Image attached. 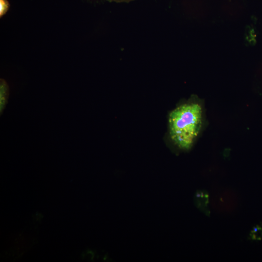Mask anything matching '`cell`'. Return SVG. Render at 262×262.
Here are the masks:
<instances>
[{
	"mask_svg": "<svg viewBox=\"0 0 262 262\" xmlns=\"http://www.w3.org/2000/svg\"><path fill=\"white\" fill-rule=\"evenodd\" d=\"M202 110L196 102L180 105L169 114L170 137L179 148L189 149L198 135L202 126Z\"/></svg>",
	"mask_w": 262,
	"mask_h": 262,
	"instance_id": "cell-1",
	"label": "cell"
},
{
	"mask_svg": "<svg viewBox=\"0 0 262 262\" xmlns=\"http://www.w3.org/2000/svg\"><path fill=\"white\" fill-rule=\"evenodd\" d=\"M8 96V86L4 80H1L0 89V112L1 114L7 104Z\"/></svg>",
	"mask_w": 262,
	"mask_h": 262,
	"instance_id": "cell-2",
	"label": "cell"
},
{
	"mask_svg": "<svg viewBox=\"0 0 262 262\" xmlns=\"http://www.w3.org/2000/svg\"><path fill=\"white\" fill-rule=\"evenodd\" d=\"M8 4L6 0H0V16L3 15L8 9Z\"/></svg>",
	"mask_w": 262,
	"mask_h": 262,
	"instance_id": "cell-3",
	"label": "cell"
},
{
	"mask_svg": "<svg viewBox=\"0 0 262 262\" xmlns=\"http://www.w3.org/2000/svg\"></svg>",
	"mask_w": 262,
	"mask_h": 262,
	"instance_id": "cell-4",
	"label": "cell"
}]
</instances>
